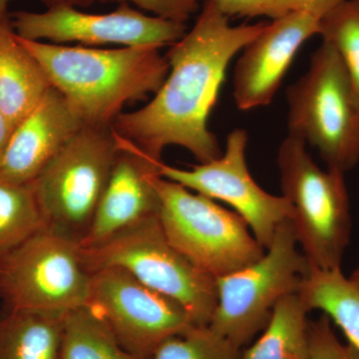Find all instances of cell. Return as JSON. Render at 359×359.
Wrapping results in <instances>:
<instances>
[{"instance_id": "obj_29", "label": "cell", "mask_w": 359, "mask_h": 359, "mask_svg": "<svg viewBox=\"0 0 359 359\" xmlns=\"http://www.w3.org/2000/svg\"><path fill=\"white\" fill-rule=\"evenodd\" d=\"M349 280H351L356 287H359V266L353 271V275L351 276Z\"/></svg>"}, {"instance_id": "obj_21", "label": "cell", "mask_w": 359, "mask_h": 359, "mask_svg": "<svg viewBox=\"0 0 359 359\" xmlns=\"http://www.w3.org/2000/svg\"><path fill=\"white\" fill-rule=\"evenodd\" d=\"M45 228V219L32 183H0V256Z\"/></svg>"}, {"instance_id": "obj_10", "label": "cell", "mask_w": 359, "mask_h": 359, "mask_svg": "<svg viewBox=\"0 0 359 359\" xmlns=\"http://www.w3.org/2000/svg\"><path fill=\"white\" fill-rule=\"evenodd\" d=\"M87 306L105 320L121 346L140 359H151L164 340L194 327L179 302L119 268L91 273Z\"/></svg>"}, {"instance_id": "obj_23", "label": "cell", "mask_w": 359, "mask_h": 359, "mask_svg": "<svg viewBox=\"0 0 359 359\" xmlns=\"http://www.w3.org/2000/svg\"><path fill=\"white\" fill-rule=\"evenodd\" d=\"M241 349L209 327H194L162 342L151 359H238Z\"/></svg>"}, {"instance_id": "obj_19", "label": "cell", "mask_w": 359, "mask_h": 359, "mask_svg": "<svg viewBox=\"0 0 359 359\" xmlns=\"http://www.w3.org/2000/svg\"><path fill=\"white\" fill-rule=\"evenodd\" d=\"M308 313L297 292L283 297L263 334L238 359H311Z\"/></svg>"}, {"instance_id": "obj_8", "label": "cell", "mask_w": 359, "mask_h": 359, "mask_svg": "<svg viewBox=\"0 0 359 359\" xmlns=\"http://www.w3.org/2000/svg\"><path fill=\"white\" fill-rule=\"evenodd\" d=\"M119 144L112 126H85L32 182L45 228L78 244L91 226Z\"/></svg>"}, {"instance_id": "obj_15", "label": "cell", "mask_w": 359, "mask_h": 359, "mask_svg": "<svg viewBox=\"0 0 359 359\" xmlns=\"http://www.w3.org/2000/svg\"><path fill=\"white\" fill-rule=\"evenodd\" d=\"M84 123L54 87L14 129L1 162L0 183H32Z\"/></svg>"}, {"instance_id": "obj_2", "label": "cell", "mask_w": 359, "mask_h": 359, "mask_svg": "<svg viewBox=\"0 0 359 359\" xmlns=\"http://www.w3.org/2000/svg\"><path fill=\"white\" fill-rule=\"evenodd\" d=\"M18 39L85 126H112L127 104L155 94L169 74L158 47L101 49Z\"/></svg>"}, {"instance_id": "obj_6", "label": "cell", "mask_w": 359, "mask_h": 359, "mask_svg": "<svg viewBox=\"0 0 359 359\" xmlns=\"http://www.w3.org/2000/svg\"><path fill=\"white\" fill-rule=\"evenodd\" d=\"M156 187L158 217L168 241L202 271L218 278L264 256L266 250L237 212L161 176Z\"/></svg>"}, {"instance_id": "obj_7", "label": "cell", "mask_w": 359, "mask_h": 359, "mask_svg": "<svg viewBox=\"0 0 359 359\" xmlns=\"http://www.w3.org/2000/svg\"><path fill=\"white\" fill-rule=\"evenodd\" d=\"M297 247L292 219H285L259 261L217 278L218 304L208 327L240 349L263 332L278 302L297 294L308 275Z\"/></svg>"}, {"instance_id": "obj_5", "label": "cell", "mask_w": 359, "mask_h": 359, "mask_svg": "<svg viewBox=\"0 0 359 359\" xmlns=\"http://www.w3.org/2000/svg\"><path fill=\"white\" fill-rule=\"evenodd\" d=\"M290 136L320 153L330 169L351 171L359 163V103L339 54L323 41L309 69L287 89Z\"/></svg>"}, {"instance_id": "obj_1", "label": "cell", "mask_w": 359, "mask_h": 359, "mask_svg": "<svg viewBox=\"0 0 359 359\" xmlns=\"http://www.w3.org/2000/svg\"><path fill=\"white\" fill-rule=\"evenodd\" d=\"M229 18L205 0L192 29L167 52L170 71L164 83L147 105L116 118V134L158 160L169 146L187 149L200 163L223 155L208 126L210 113L231 59L268 25L231 26Z\"/></svg>"}, {"instance_id": "obj_25", "label": "cell", "mask_w": 359, "mask_h": 359, "mask_svg": "<svg viewBox=\"0 0 359 359\" xmlns=\"http://www.w3.org/2000/svg\"><path fill=\"white\" fill-rule=\"evenodd\" d=\"M332 320L323 313L318 320H309L311 359H359L351 346H344L332 328Z\"/></svg>"}, {"instance_id": "obj_18", "label": "cell", "mask_w": 359, "mask_h": 359, "mask_svg": "<svg viewBox=\"0 0 359 359\" xmlns=\"http://www.w3.org/2000/svg\"><path fill=\"white\" fill-rule=\"evenodd\" d=\"M65 316L7 311L0 318V359H60Z\"/></svg>"}, {"instance_id": "obj_12", "label": "cell", "mask_w": 359, "mask_h": 359, "mask_svg": "<svg viewBox=\"0 0 359 359\" xmlns=\"http://www.w3.org/2000/svg\"><path fill=\"white\" fill-rule=\"evenodd\" d=\"M248 140L249 135L245 129H233L226 137V149L218 159L200 163L190 170L169 166L160 161L159 173L190 191L230 205L266 250L276 228L292 219V208L283 196L266 192L252 179L245 161Z\"/></svg>"}, {"instance_id": "obj_22", "label": "cell", "mask_w": 359, "mask_h": 359, "mask_svg": "<svg viewBox=\"0 0 359 359\" xmlns=\"http://www.w3.org/2000/svg\"><path fill=\"white\" fill-rule=\"evenodd\" d=\"M320 35L339 54L359 103V0H346L321 18Z\"/></svg>"}, {"instance_id": "obj_13", "label": "cell", "mask_w": 359, "mask_h": 359, "mask_svg": "<svg viewBox=\"0 0 359 359\" xmlns=\"http://www.w3.org/2000/svg\"><path fill=\"white\" fill-rule=\"evenodd\" d=\"M320 20L290 13L268 23L243 49L233 73V99L240 110L264 107L273 101L299 48L320 34Z\"/></svg>"}, {"instance_id": "obj_24", "label": "cell", "mask_w": 359, "mask_h": 359, "mask_svg": "<svg viewBox=\"0 0 359 359\" xmlns=\"http://www.w3.org/2000/svg\"><path fill=\"white\" fill-rule=\"evenodd\" d=\"M11 0H0V18L9 15L8 4ZM47 6H87L93 2H118L132 4L154 14L160 18H167L185 23L192 14L199 11L198 0H41Z\"/></svg>"}, {"instance_id": "obj_27", "label": "cell", "mask_w": 359, "mask_h": 359, "mask_svg": "<svg viewBox=\"0 0 359 359\" xmlns=\"http://www.w3.org/2000/svg\"><path fill=\"white\" fill-rule=\"evenodd\" d=\"M346 0H285V13H302L321 20Z\"/></svg>"}, {"instance_id": "obj_3", "label": "cell", "mask_w": 359, "mask_h": 359, "mask_svg": "<svg viewBox=\"0 0 359 359\" xmlns=\"http://www.w3.org/2000/svg\"><path fill=\"white\" fill-rule=\"evenodd\" d=\"M90 273L119 268L179 302L194 325L207 327L218 304L217 278L191 263L168 241L159 217H151L88 247H80Z\"/></svg>"}, {"instance_id": "obj_28", "label": "cell", "mask_w": 359, "mask_h": 359, "mask_svg": "<svg viewBox=\"0 0 359 359\" xmlns=\"http://www.w3.org/2000/svg\"><path fill=\"white\" fill-rule=\"evenodd\" d=\"M14 129L13 123L9 121L8 118L0 110V162L6 154L7 146L13 136Z\"/></svg>"}, {"instance_id": "obj_9", "label": "cell", "mask_w": 359, "mask_h": 359, "mask_svg": "<svg viewBox=\"0 0 359 359\" xmlns=\"http://www.w3.org/2000/svg\"><path fill=\"white\" fill-rule=\"evenodd\" d=\"M90 285L80 245L49 229L0 256V299L8 311L65 316L87 306Z\"/></svg>"}, {"instance_id": "obj_26", "label": "cell", "mask_w": 359, "mask_h": 359, "mask_svg": "<svg viewBox=\"0 0 359 359\" xmlns=\"http://www.w3.org/2000/svg\"><path fill=\"white\" fill-rule=\"evenodd\" d=\"M224 15L238 18L266 16L276 20L285 15V0H211Z\"/></svg>"}, {"instance_id": "obj_4", "label": "cell", "mask_w": 359, "mask_h": 359, "mask_svg": "<svg viewBox=\"0 0 359 359\" xmlns=\"http://www.w3.org/2000/svg\"><path fill=\"white\" fill-rule=\"evenodd\" d=\"M276 163L283 196L292 205L297 243L309 264L327 271L340 268L351 231L344 172L321 170L306 142L290 135L280 144Z\"/></svg>"}, {"instance_id": "obj_20", "label": "cell", "mask_w": 359, "mask_h": 359, "mask_svg": "<svg viewBox=\"0 0 359 359\" xmlns=\"http://www.w3.org/2000/svg\"><path fill=\"white\" fill-rule=\"evenodd\" d=\"M60 359H140L121 346L105 320L88 306L65 314Z\"/></svg>"}, {"instance_id": "obj_16", "label": "cell", "mask_w": 359, "mask_h": 359, "mask_svg": "<svg viewBox=\"0 0 359 359\" xmlns=\"http://www.w3.org/2000/svg\"><path fill=\"white\" fill-rule=\"evenodd\" d=\"M51 87L42 66L18 39L11 14L0 18V110L16 128Z\"/></svg>"}, {"instance_id": "obj_11", "label": "cell", "mask_w": 359, "mask_h": 359, "mask_svg": "<svg viewBox=\"0 0 359 359\" xmlns=\"http://www.w3.org/2000/svg\"><path fill=\"white\" fill-rule=\"evenodd\" d=\"M11 20L21 39L79 42L87 47L119 44L161 48L176 43L187 33L185 23L147 15L127 2L109 13H86L74 6H54L44 13L18 11L11 14Z\"/></svg>"}, {"instance_id": "obj_14", "label": "cell", "mask_w": 359, "mask_h": 359, "mask_svg": "<svg viewBox=\"0 0 359 359\" xmlns=\"http://www.w3.org/2000/svg\"><path fill=\"white\" fill-rule=\"evenodd\" d=\"M116 136L119 149L91 226L80 247L96 244L159 215L161 201L156 180L160 177L162 160L150 157L131 142Z\"/></svg>"}, {"instance_id": "obj_17", "label": "cell", "mask_w": 359, "mask_h": 359, "mask_svg": "<svg viewBox=\"0 0 359 359\" xmlns=\"http://www.w3.org/2000/svg\"><path fill=\"white\" fill-rule=\"evenodd\" d=\"M297 294L309 313L318 309L334 320L359 354V287L341 269L327 271L309 264Z\"/></svg>"}]
</instances>
